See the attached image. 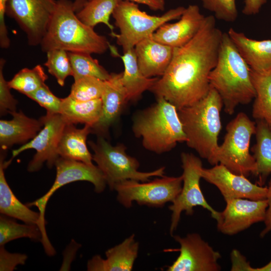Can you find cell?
<instances>
[{"label":"cell","instance_id":"43","mask_svg":"<svg viewBox=\"0 0 271 271\" xmlns=\"http://www.w3.org/2000/svg\"><path fill=\"white\" fill-rule=\"evenodd\" d=\"M89 0H74L73 8L75 13L79 12Z\"/></svg>","mask_w":271,"mask_h":271},{"label":"cell","instance_id":"21","mask_svg":"<svg viewBox=\"0 0 271 271\" xmlns=\"http://www.w3.org/2000/svg\"><path fill=\"white\" fill-rule=\"evenodd\" d=\"M227 33L239 54L256 72L271 70V40H256L230 28Z\"/></svg>","mask_w":271,"mask_h":271},{"label":"cell","instance_id":"18","mask_svg":"<svg viewBox=\"0 0 271 271\" xmlns=\"http://www.w3.org/2000/svg\"><path fill=\"white\" fill-rule=\"evenodd\" d=\"M122 72L110 73L105 81V85L101 97L102 109L99 121L92 127V131L102 134L120 115L125 104L128 101L126 91L122 82Z\"/></svg>","mask_w":271,"mask_h":271},{"label":"cell","instance_id":"17","mask_svg":"<svg viewBox=\"0 0 271 271\" xmlns=\"http://www.w3.org/2000/svg\"><path fill=\"white\" fill-rule=\"evenodd\" d=\"M205 17L196 5H190L178 22L166 23L162 25L152 35L155 41L176 48L190 41L198 32Z\"/></svg>","mask_w":271,"mask_h":271},{"label":"cell","instance_id":"25","mask_svg":"<svg viewBox=\"0 0 271 271\" xmlns=\"http://www.w3.org/2000/svg\"><path fill=\"white\" fill-rule=\"evenodd\" d=\"M5 155L1 154L0 159V212L2 214L24 221L27 224L38 225L39 212L29 208L21 203L15 195L6 180L4 169Z\"/></svg>","mask_w":271,"mask_h":271},{"label":"cell","instance_id":"19","mask_svg":"<svg viewBox=\"0 0 271 271\" xmlns=\"http://www.w3.org/2000/svg\"><path fill=\"white\" fill-rule=\"evenodd\" d=\"M174 49L152 37L139 42L134 50L138 66L143 75L148 78L163 76L172 60Z\"/></svg>","mask_w":271,"mask_h":271},{"label":"cell","instance_id":"37","mask_svg":"<svg viewBox=\"0 0 271 271\" xmlns=\"http://www.w3.org/2000/svg\"><path fill=\"white\" fill-rule=\"evenodd\" d=\"M6 60L3 58L0 59V112L1 115L16 111L18 101L14 98L11 93V89L4 76L3 69Z\"/></svg>","mask_w":271,"mask_h":271},{"label":"cell","instance_id":"39","mask_svg":"<svg viewBox=\"0 0 271 271\" xmlns=\"http://www.w3.org/2000/svg\"><path fill=\"white\" fill-rule=\"evenodd\" d=\"M8 1V0H0V46L4 49L8 48L10 46V40L5 21Z\"/></svg>","mask_w":271,"mask_h":271},{"label":"cell","instance_id":"22","mask_svg":"<svg viewBox=\"0 0 271 271\" xmlns=\"http://www.w3.org/2000/svg\"><path fill=\"white\" fill-rule=\"evenodd\" d=\"M11 120H0V145L6 150L15 144H25L34 138L43 126L41 119L26 116L22 111L11 113Z\"/></svg>","mask_w":271,"mask_h":271},{"label":"cell","instance_id":"16","mask_svg":"<svg viewBox=\"0 0 271 271\" xmlns=\"http://www.w3.org/2000/svg\"><path fill=\"white\" fill-rule=\"evenodd\" d=\"M201 176L218 188L225 201L235 198L259 200L266 198L267 186L253 184L246 177L235 174L220 164L209 169L203 168Z\"/></svg>","mask_w":271,"mask_h":271},{"label":"cell","instance_id":"8","mask_svg":"<svg viewBox=\"0 0 271 271\" xmlns=\"http://www.w3.org/2000/svg\"><path fill=\"white\" fill-rule=\"evenodd\" d=\"M88 143L94 152L93 160L111 190L116 184L126 180L146 182L153 177L164 176V167L148 172L138 171L139 161L126 154V147L122 144L113 146L101 136L96 143L89 141Z\"/></svg>","mask_w":271,"mask_h":271},{"label":"cell","instance_id":"44","mask_svg":"<svg viewBox=\"0 0 271 271\" xmlns=\"http://www.w3.org/2000/svg\"><path fill=\"white\" fill-rule=\"evenodd\" d=\"M251 271H271V260L266 264L257 268L252 267Z\"/></svg>","mask_w":271,"mask_h":271},{"label":"cell","instance_id":"9","mask_svg":"<svg viewBox=\"0 0 271 271\" xmlns=\"http://www.w3.org/2000/svg\"><path fill=\"white\" fill-rule=\"evenodd\" d=\"M55 166L56 176L50 189L43 196L27 205L28 207L36 206L39 209L40 219L37 226L42 234L41 241L46 250L50 249L53 246L46 232L45 213L47 203L54 193L63 186L76 181H84L91 183L97 193L102 192L107 184L101 171L93 164L89 165L59 157Z\"/></svg>","mask_w":271,"mask_h":271},{"label":"cell","instance_id":"34","mask_svg":"<svg viewBox=\"0 0 271 271\" xmlns=\"http://www.w3.org/2000/svg\"><path fill=\"white\" fill-rule=\"evenodd\" d=\"M47 60L44 65L48 72L55 77L58 83L63 86L66 78L72 76V69L68 52L54 49L46 52Z\"/></svg>","mask_w":271,"mask_h":271},{"label":"cell","instance_id":"28","mask_svg":"<svg viewBox=\"0 0 271 271\" xmlns=\"http://www.w3.org/2000/svg\"><path fill=\"white\" fill-rule=\"evenodd\" d=\"M251 79L255 90L252 115L264 121L271 129V70L256 72L251 70Z\"/></svg>","mask_w":271,"mask_h":271},{"label":"cell","instance_id":"41","mask_svg":"<svg viewBox=\"0 0 271 271\" xmlns=\"http://www.w3.org/2000/svg\"><path fill=\"white\" fill-rule=\"evenodd\" d=\"M267 188V192L266 200L267 203V207L263 221L264 227L260 233L261 237L265 236L271 231V178L268 182Z\"/></svg>","mask_w":271,"mask_h":271},{"label":"cell","instance_id":"15","mask_svg":"<svg viewBox=\"0 0 271 271\" xmlns=\"http://www.w3.org/2000/svg\"><path fill=\"white\" fill-rule=\"evenodd\" d=\"M225 202V209L219 212L215 220L218 230L223 234L229 235L237 234L264 220L267 207L266 199L253 200L235 198Z\"/></svg>","mask_w":271,"mask_h":271},{"label":"cell","instance_id":"14","mask_svg":"<svg viewBox=\"0 0 271 271\" xmlns=\"http://www.w3.org/2000/svg\"><path fill=\"white\" fill-rule=\"evenodd\" d=\"M180 245V254L168 271H219L220 253L215 250L200 235L188 233L185 237L174 235Z\"/></svg>","mask_w":271,"mask_h":271},{"label":"cell","instance_id":"29","mask_svg":"<svg viewBox=\"0 0 271 271\" xmlns=\"http://www.w3.org/2000/svg\"><path fill=\"white\" fill-rule=\"evenodd\" d=\"M121 1L89 0L76 14L82 23L93 28L98 24H105L111 35L114 33V27L109 22L110 17Z\"/></svg>","mask_w":271,"mask_h":271},{"label":"cell","instance_id":"23","mask_svg":"<svg viewBox=\"0 0 271 271\" xmlns=\"http://www.w3.org/2000/svg\"><path fill=\"white\" fill-rule=\"evenodd\" d=\"M112 54L120 57L124 65L122 82L127 92L128 100L135 101L142 94L150 89L158 78L145 76L139 69L134 48L127 49L122 55H120L115 49L110 46Z\"/></svg>","mask_w":271,"mask_h":271},{"label":"cell","instance_id":"10","mask_svg":"<svg viewBox=\"0 0 271 271\" xmlns=\"http://www.w3.org/2000/svg\"><path fill=\"white\" fill-rule=\"evenodd\" d=\"M183 184L182 176H163L151 181L141 182L126 180L116 184L117 200L126 208L136 201L140 205L162 207L172 202L180 193Z\"/></svg>","mask_w":271,"mask_h":271},{"label":"cell","instance_id":"1","mask_svg":"<svg viewBox=\"0 0 271 271\" xmlns=\"http://www.w3.org/2000/svg\"><path fill=\"white\" fill-rule=\"evenodd\" d=\"M222 35L215 17H205L197 34L185 45L174 48L168 67L150 91L177 110L205 97L210 88L209 76L217 61Z\"/></svg>","mask_w":271,"mask_h":271},{"label":"cell","instance_id":"36","mask_svg":"<svg viewBox=\"0 0 271 271\" xmlns=\"http://www.w3.org/2000/svg\"><path fill=\"white\" fill-rule=\"evenodd\" d=\"M26 96L45 108L47 113L60 114L62 98L55 96L46 84Z\"/></svg>","mask_w":271,"mask_h":271},{"label":"cell","instance_id":"5","mask_svg":"<svg viewBox=\"0 0 271 271\" xmlns=\"http://www.w3.org/2000/svg\"><path fill=\"white\" fill-rule=\"evenodd\" d=\"M132 121L134 136L142 139L146 150L157 154L168 152L178 143L186 141L177 108L163 97L157 98L156 103L137 112Z\"/></svg>","mask_w":271,"mask_h":271},{"label":"cell","instance_id":"24","mask_svg":"<svg viewBox=\"0 0 271 271\" xmlns=\"http://www.w3.org/2000/svg\"><path fill=\"white\" fill-rule=\"evenodd\" d=\"M91 131L89 125L77 128L73 124L66 123L58 146L59 157L92 165V155L86 145L87 137Z\"/></svg>","mask_w":271,"mask_h":271},{"label":"cell","instance_id":"13","mask_svg":"<svg viewBox=\"0 0 271 271\" xmlns=\"http://www.w3.org/2000/svg\"><path fill=\"white\" fill-rule=\"evenodd\" d=\"M40 119L43 126L36 137L19 148L13 150L12 159L8 161L10 164L12 159L28 149H35L36 153L28 166L30 172L39 171L45 162L49 168H52L59 157L57 153L58 144L66 122L60 114L47 113Z\"/></svg>","mask_w":271,"mask_h":271},{"label":"cell","instance_id":"35","mask_svg":"<svg viewBox=\"0 0 271 271\" xmlns=\"http://www.w3.org/2000/svg\"><path fill=\"white\" fill-rule=\"evenodd\" d=\"M203 7L213 13L215 18L228 23L238 17L235 0H201Z\"/></svg>","mask_w":271,"mask_h":271},{"label":"cell","instance_id":"33","mask_svg":"<svg viewBox=\"0 0 271 271\" xmlns=\"http://www.w3.org/2000/svg\"><path fill=\"white\" fill-rule=\"evenodd\" d=\"M105 81L93 76H84L75 80L69 95L80 101L101 98L105 89Z\"/></svg>","mask_w":271,"mask_h":271},{"label":"cell","instance_id":"11","mask_svg":"<svg viewBox=\"0 0 271 271\" xmlns=\"http://www.w3.org/2000/svg\"><path fill=\"white\" fill-rule=\"evenodd\" d=\"M183 169V184L181 191L169 207L172 211L170 233L173 236L176 230L183 211L188 215L194 213V208L201 206L210 212L216 220L219 212L215 210L207 202L201 189L200 181L203 168L201 160L193 154L183 152L181 155Z\"/></svg>","mask_w":271,"mask_h":271},{"label":"cell","instance_id":"31","mask_svg":"<svg viewBox=\"0 0 271 271\" xmlns=\"http://www.w3.org/2000/svg\"><path fill=\"white\" fill-rule=\"evenodd\" d=\"M47 79L44 68L37 65L32 69L25 68L21 70L8 81V84L11 89L27 95L45 84Z\"/></svg>","mask_w":271,"mask_h":271},{"label":"cell","instance_id":"38","mask_svg":"<svg viewBox=\"0 0 271 271\" xmlns=\"http://www.w3.org/2000/svg\"><path fill=\"white\" fill-rule=\"evenodd\" d=\"M27 257L25 254L9 252L5 249L4 246H1L0 270H14L18 265L24 264Z\"/></svg>","mask_w":271,"mask_h":271},{"label":"cell","instance_id":"40","mask_svg":"<svg viewBox=\"0 0 271 271\" xmlns=\"http://www.w3.org/2000/svg\"><path fill=\"white\" fill-rule=\"evenodd\" d=\"M232 271H251L252 266L238 250L233 249L231 253Z\"/></svg>","mask_w":271,"mask_h":271},{"label":"cell","instance_id":"30","mask_svg":"<svg viewBox=\"0 0 271 271\" xmlns=\"http://www.w3.org/2000/svg\"><path fill=\"white\" fill-rule=\"evenodd\" d=\"M72 69V76L75 80L84 76H93L105 81L110 74L91 54L68 52Z\"/></svg>","mask_w":271,"mask_h":271},{"label":"cell","instance_id":"4","mask_svg":"<svg viewBox=\"0 0 271 271\" xmlns=\"http://www.w3.org/2000/svg\"><path fill=\"white\" fill-rule=\"evenodd\" d=\"M221 97L210 86L207 95L194 104L178 110L186 144L210 163L218 150L221 130Z\"/></svg>","mask_w":271,"mask_h":271},{"label":"cell","instance_id":"26","mask_svg":"<svg viewBox=\"0 0 271 271\" xmlns=\"http://www.w3.org/2000/svg\"><path fill=\"white\" fill-rule=\"evenodd\" d=\"M102 109L101 98L84 101L68 95L62 98L60 114L66 123H83L92 128L99 121Z\"/></svg>","mask_w":271,"mask_h":271},{"label":"cell","instance_id":"27","mask_svg":"<svg viewBox=\"0 0 271 271\" xmlns=\"http://www.w3.org/2000/svg\"><path fill=\"white\" fill-rule=\"evenodd\" d=\"M256 143L251 148L256 164L254 176L257 184L263 186L271 174V129L263 120H256Z\"/></svg>","mask_w":271,"mask_h":271},{"label":"cell","instance_id":"42","mask_svg":"<svg viewBox=\"0 0 271 271\" xmlns=\"http://www.w3.org/2000/svg\"><path fill=\"white\" fill-rule=\"evenodd\" d=\"M136 4H140L148 6L154 11H164L165 8V0H125Z\"/></svg>","mask_w":271,"mask_h":271},{"label":"cell","instance_id":"2","mask_svg":"<svg viewBox=\"0 0 271 271\" xmlns=\"http://www.w3.org/2000/svg\"><path fill=\"white\" fill-rule=\"evenodd\" d=\"M209 80L210 86L221 97L224 111L229 115L238 105L248 104L255 97L251 69L227 33H223L217 61Z\"/></svg>","mask_w":271,"mask_h":271},{"label":"cell","instance_id":"20","mask_svg":"<svg viewBox=\"0 0 271 271\" xmlns=\"http://www.w3.org/2000/svg\"><path fill=\"white\" fill-rule=\"evenodd\" d=\"M139 244L131 234L120 243L105 252L106 258L96 255L89 260V271H130L138 257Z\"/></svg>","mask_w":271,"mask_h":271},{"label":"cell","instance_id":"12","mask_svg":"<svg viewBox=\"0 0 271 271\" xmlns=\"http://www.w3.org/2000/svg\"><path fill=\"white\" fill-rule=\"evenodd\" d=\"M57 6L56 0H8L6 15L26 34L31 46L40 45Z\"/></svg>","mask_w":271,"mask_h":271},{"label":"cell","instance_id":"3","mask_svg":"<svg viewBox=\"0 0 271 271\" xmlns=\"http://www.w3.org/2000/svg\"><path fill=\"white\" fill-rule=\"evenodd\" d=\"M43 52L54 49L102 54L110 48L107 38L77 17L70 0H57L48 30L40 44Z\"/></svg>","mask_w":271,"mask_h":271},{"label":"cell","instance_id":"7","mask_svg":"<svg viewBox=\"0 0 271 271\" xmlns=\"http://www.w3.org/2000/svg\"><path fill=\"white\" fill-rule=\"evenodd\" d=\"M256 122L246 114L239 112L226 125V133L221 145L210 164H221L231 172L248 177L254 175L255 160L249 153L251 137L255 134Z\"/></svg>","mask_w":271,"mask_h":271},{"label":"cell","instance_id":"6","mask_svg":"<svg viewBox=\"0 0 271 271\" xmlns=\"http://www.w3.org/2000/svg\"><path fill=\"white\" fill-rule=\"evenodd\" d=\"M186 8L179 6L172 9L161 16H152L142 11L136 3L121 1L112 13L115 25L119 34L111 35L123 51L133 48L141 41L151 38L163 24L179 19Z\"/></svg>","mask_w":271,"mask_h":271},{"label":"cell","instance_id":"32","mask_svg":"<svg viewBox=\"0 0 271 271\" xmlns=\"http://www.w3.org/2000/svg\"><path fill=\"white\" fill-rule=\"evenodd\" d=\"M23 237L41 240L42 234L36 224H21L4 216H1V246H4L13 240Z\"/></svg>","mask_w":271,"mask_h":271}]
</instances>
